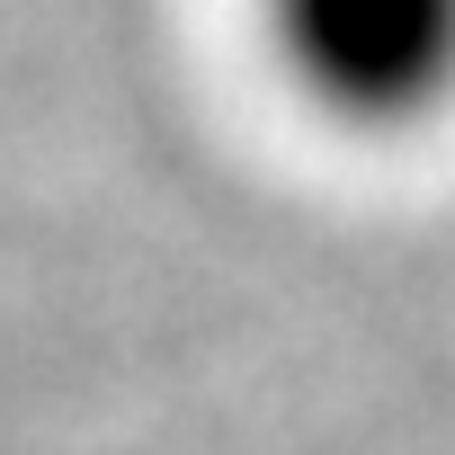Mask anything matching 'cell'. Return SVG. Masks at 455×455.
I'll return each instance as SVG.
<instances>
[{
	"mask_svg": "<svg viewBox=\"0 0 455 455\" xmlns=\"http://www.w3.org/2000/svg\"><path fill=\"white\" fill-rule=\"evenodd\" d=\"M295 72L339 108H411L446 63V0H277Z\"/></svg>",
	"mask_w": 455,
	"mask_h": 455,
	"instance_id": "6da1fadb",
	"label": "cell"
}]
</instances>
